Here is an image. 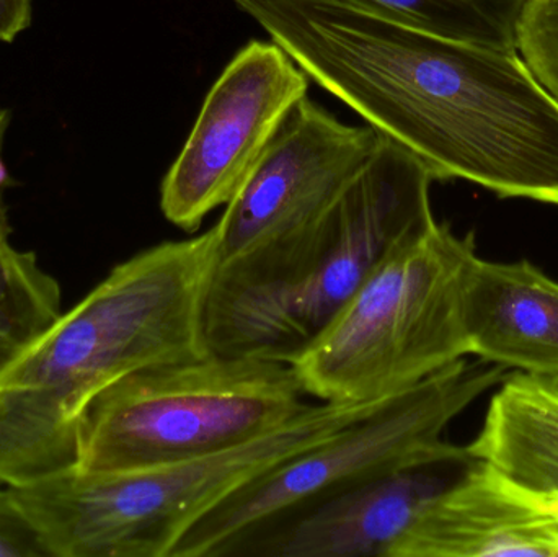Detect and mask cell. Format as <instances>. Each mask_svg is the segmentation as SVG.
Returning a JSON list of instances; mask_svg holds the SVG:
<instances>
[{"label":"cell","mask_w":558,"mask_h":557,"mask_svg":"<svg viewBox=\"0 0 558 557\" xmlns=\"http://www.w3.org/2000/svg\"><path fill=\"white\" fill-rule=\"evenodd\" d=\"M232 2L435 180L558 206V100L518 51L429 35L340 0Z\"/></svg>","instance_id":"obj_1"},{"label":"cell","mask_w":558,"mask_h":557,"mask_svg":"<svg viewBox=\"0 0 558 557\" xmlns=\"http://www.w3.org/2000/svg\"><path fill=\"white\" fill-rule=\"evenodd\" d=\"M216 226L121 262L0 378V484L77 467L85 404L117 379L209 353L206 301Z\"/></svg>","instance_id":"obj_2"},{"label":"cell","mask_w":558,"mask_h":557,"mask_svg":"<svg viewBox=\"0 0 558 557\" xmlns=\"http://www.w3.org/2000/svg\"><path fill=\"white\" fill-rule=\"evenodd\" d=\"M387 401L308 404L277 431L221 453L130 473L74 470L12 489L51 557H170L239 487Z\"/></svg>","instance_id":"obj_3"},{"label":"cell","mask_w":558,"mask_h":557,"mask_svg":"<svg viewBox=\"0 0 558 557\" xmlns=\"http://www.w3.org/2000/svg\"><path fill=\"white\" fill-rule=\"evenodd\" d=\"M472 232L448 222L389 252L337 316L289 365L320 402H379L469 355L464 291Z\"/></svg>","instance_id":"obj_4"},{"label":"cell","mask_w":558,"mask_h":557,"mask_svg":"<svg viewBox=\"0 0 558 557\" xmlns=\"http://www.w3.org/2000/svg\"><path fill=\"white\" fill-rule=\"evenodd\" d=\"M289 363L209 352L130 373L85 404L81 473H130L221 453L277 431L308 402Z\"/></svg>","instance_id":"obj_5"},{"label":"cell","mask_w":558,"mask_h":557,"mask_svg":"<svg viewBox=\"0 0 558 557\" xmlns=\"http://www.w3.org/2000/svg\"><path fill=\"white\" fill-rule=\"evenodd\" d=\"M494 363L446 366L366 417L239 487L182 536L170 557H228L262 530L328 497L445 453L446 427L504 378Z\"/></svg>","instance_id":"obj_6"},{"label":"cell","mask_w":558,"mask_h":557,"mask_svg":"<svg viewBox=\"0 0 558 557\" xmlns=\"http://www.w3.org/2000/svg\"><path fill=\"white\" fill-rule=\"evenodd\" d=\"M433 182L422 160L380 134L373 159L305 235L284 284L219 355L291 363L392 249L436 221Z\"/></svg>","instance_id":"obj_7"},{"label":"cell","mask_w":558,"mask_h":557,"mask_svg":"<svg viewBox=\"0 0 558 557\" xmlns=\"http://www.w3.org/2000/svg\"><path fill=\"white\" fill-rule=\"evenodd\" d=\"M379 143L369 124L350 126L308 97L299 101L215 225V275L247 270L304 238Z\"/></svg>","instance_id":"obj_8"},{"label":"cell","mask_w":558,"mask_h":557,"mask_svg":"<svg viewBox=\"0 0 558 557\" xmlns=\"http://www.w3.org/2000/svg\"><path fill=\"white\" fill-rule=\"evenodd\" d=\"M311 78L275 41L252 39L206 95L189 140L160 185L167 221L196 232L238 195Z\"/></svg>","instance_id":"obj_9"},{"label":"cell","mask_w":558,"mask_h":557,"mask_svg":"<svg viewBox=\"0 0 558 557\" xmlns=\"http://www.w3.org/2000/svg\"><path fill=\"white\" fill-rule=\"evenodd\" d=\"M477 463L468 447L451 444L262 530L228 557H390L416 519Z\"/></svg>","instance_id":"obj_10"},{"label":"cell","mask_w":558,"mask_h":557,"mask_svg":"<svg viewBox=\"0 0 558 557\" xmlns=\"http://www.w3.org/2000/svg\"><path fill=\"white\" fill-rule=\"evenodd\" d=\"M558 557V512L478 461L438 497L390 557Z\"/></svg>","instance_id":"obj_11"},{"label":"cell","mask_w":558,"mask_h":557,"mask_svg":"<svg viewBox=\"0 0 558 557\" xmlns=\"http://www.w3.org/2000/svg\"><path fill=\"white\" fill-rule=\"evenodd\" d=\"M469 355L558 376V281L527 261L500 264L475 257L464 291Z\"/></svg>","instance_id":"obj_12"},{"label":"cell","mask_w":558,"mask_h":557,"mask_svg":"<svg viewBox=\"0 0 558 557\" xmlns=\"http://www.w3.org/2000/svg\"><path fill=\"white\" fill-rule=\"evenodd\" d=\"M468 450L558 512V376H508Z\"/></svg>","instance_id":"obj_13"},{"label":"cell","mask_w":558,"mask_h":557,"mask_svg":"<svg viewBox=\"0 0 558 557\" xmlns=\"http://www.w3.org/2000/svg\"><path fill=\"white\" fill-rule=\"evenodd\" d=\"M10 235L7 209H0V378L64 313L56 278Z\"/></svg>","instance_id":"obj_14"},{"label":"cell","mask_w":558,"mask_h":557,"mask_svg":"<svg viewBox=\"0 0 558 557\" xmlns=\"http://www.w3.org/2000/svg\"><path fill=\"white\" fill-rule=\"evenodd\" d=\"M429 35L518 51V25L527 0H340Z\"/></svg>","instance_id":"obj_15"},{"label":"cell","mask_w":558,"mask_h":557,"mask_svg":"<svg viewBox=\"0 0 558 557\" xmlns=\"http://www.w3.org/2000/svg\"><path fill=\"white\" fill-rule=\"evenodd\" d=\"M517 49L558 100V0H527L518 25Z\"/></svg>","instance_id":"obj_16"},{"label":"cell","mask_w":558,"mask_h":557,"mask_svg":"<svg viewBox=\"0 0 558 557\" xmlns=\"http://www.w3.org/2000/svg\"><path fill=\"white\" fill-rule=\"evenodd\" d=\"M0 557H51L12 487H0Z\"/></svg>","instance_id":"obj_17"},{"label":"cell","mask_w":558,"mask_h":557,"mask_svg":"<svg viewBox=\"0 0 558 557\" xmlns=\"http://www.w3.org/2000/svg\"><path fill=\"white\" fill-rule=\"evenodd\" d=\"M32 0H0V43H12L32 25Z\"/></svg>","instance_id":"obj_18"},{"label":"cell","mask_w":558,"mask_h":557,"mask_svg":"<svg viewBox=\"0 0 558 557\" xmlns=\"http://www.w3.org/2000/svg\"><path fill=\"white\" fill-rule=\"evenodd\" d=\"M10 123H12V113L7 108H0V209H7L5 203H3V193L12 185V179H10L9 170L2 159L3 141H5Z\"/></svg>","instance_id":"obj_19"},{"label":"cell","mask_w":558,"mask_h":557,"mask_svg":"<svg viewBox=\"0 0 558 557\" xmlns=\"http://www.w3.org/2000/svg\"><path fill=\"white\" fill-rule=\"evenodd\" d=\"M556 512H557V510H556Z\"/></svg>","instance_id":"obj_20"}]
</instances>
